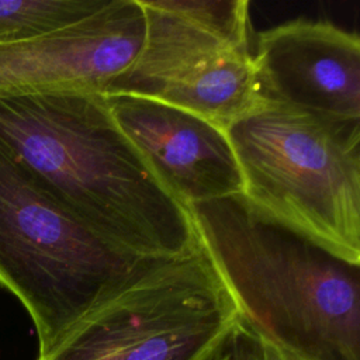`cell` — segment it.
I'll use <instances>...</instances> for the list:
<instances>
[{
	"instance_id": "1",
	"label": "cell",
	"mask_w": 360,
	"mask_h": 360,
	"mask_svg": "<svg viewBox=\"0 0 360 360\" xmlns=\"http://www.w3.org/2000/svg\"><path fill=\"white\" fill-rule=\"evenodd\" d=\"M0 142L68 214L135 259L197 243L188 208L117 127L104 93L0 97Z\"/></svg>"
},
{
	"instance_id": "2",
	"label": "cell",
	"mask_w": 360,
	"mask_h": 360,
	"mask_svg": "<svg viewBox=\"0 0 360 360\" xmlns=\"http://www.w3.org/2000/svg\"><path fill=\"white\" fill-rule=\"evenodd\" d=\"M187 208L243 322L301 360H360V264L242 193Z\"/></svg>"
},
{
	"instance_id": "3",
	"label": "cell",
	"mask_w": 360,
	"mask_h": 360,
	"mask_svg": "<svg viewBox=\"0 0 360 360\" xmlns=\"http://www.w3.org/2000/svg\"><path fill=\"white\" fill-rule=\"evenodd\" d=\"M225 134L253 205L360 264V120L263 97Z\"/></svg>"
},
{
	"instance_id": "4",
	"label": "cell",
	"mask_w": 360,
	"mask_h": 360,
	"mask_svg": "<svg viewBox=\"0 0 360 360\" xmlns=\"http://www.w3.org/2000/svg\"><path fill=\"white\" fill-rule=\"evenodd\" d=\"M238 319L197 239L181 255L138 259L37 360H210Z\"/></svg>"
},
{
	"instance_id": "5",
	"label": "cell",
	"mask_w": 360,
	"mask_h": 360,
	"mask_svg": "<svg viewBox=\"0 0 360 360\" xmlns=\"http://www.w3.org/2000/svg\"><path fill=\"white\" fill-rule=\"evenodd\" d=\"M136 260L68 214L0 142V285L31 316L38 356Z\"/></svg>"
},
{
	"instance_id": "6",
	"label": "cell",
	"mask_w": 360,
	"mask_h": 360,
	"mask_svg": "<svg viewBox=\"0 0 360 360\" xmlns=\"http://www.w3.org/2000/svg\"><path fill=\"white\" fill-rule=\"evenodd\" d=\"M145 35L104 94H132L225 128L263 100L246 0H138Z\"/></svg>"
},
{
	"instance_id": "7",
	"label": "cell",
	"mask_w": 360,
	"mask_h": 360,
	"mask_svg": "<svg viewBox=\"0 0 360 360\" xmlns=\"http://www.w3.org/2000/svg\"><path fill=\"white\" fill-rule=\"evenodd\" d=\"M145 18L138 0L31 39L0 44V97L42 91L105 93L138 56Z\"/></svg>"
},
{
	"instance_id": "8",
	"label": "cell",
	"mask_w": 360,
	"mask_h": 360,
	"mask_svg": "<svg viewBox=\"0 0 360 360\" xmlns=\"http://www.w3.org/2000/svg\"><path fill=\"white\" fill-rule=\"evenodd\" d=\"M104 96L117 127L184 207L243 191L240 169L222 128L158 100Z\"/></svg>"
},
{
	"instance_id": "9",
	"label": "cell",
	"mask_w": 360,
	"mask_h": 360,
	"mask_svg": "<svg viewBox=\"0 0 360 360\" xmlns=\"http://www.w3.org/2000/svg\"><path fill=\"white\" fill-rule=\"evenodd\" d=\"M253 62L264 97L360 120V39L329 21L294 20L259 34Z\"/></svg>"
},
{
	"instance_id": "10",
	"label": "cell",
	"mask_w": 360,
	"mask_h": 360,
	"mask_svg": "<svg viewBox=\"0 0 360 360\" xmlns=\"http://www.w3.org/2000/svg\"><path fill=\"white\" fill-rule=\"evenodd\" d=\"M111 0H0V44L41 37L76 24Z\"/></svg>"
},
{
	"instance_id": "11",
	"label": "cell",
	"mask_w": 360,
	"mask_h": 360,
	"mask_svg": "<svg viewBox=\"0 0 360 360\" xmlns=\"http://www.w3.org/2000/svg\"><path fill=\"white\" fill-rule=\"evenodd\" d=\"M229 360H301L255 332L240 318L228 339Z\"/></svg>"
},
{
	"instance_id": "12",
	"label": "cell",
	"mask_w": 360,
	"mask_h": 360,
	"mask_svg": "<svg viewBox=\"0 0 360 360\" xmlns=\"http://www.w3.org/2000/svg\"><path fill=\"white\" fill-rule=\"evenodd\" d=\"M228 343V342H226ZM210 360H229V350H228V345H225L218 353H215Z\"/></svg>"
}]
</instances>
